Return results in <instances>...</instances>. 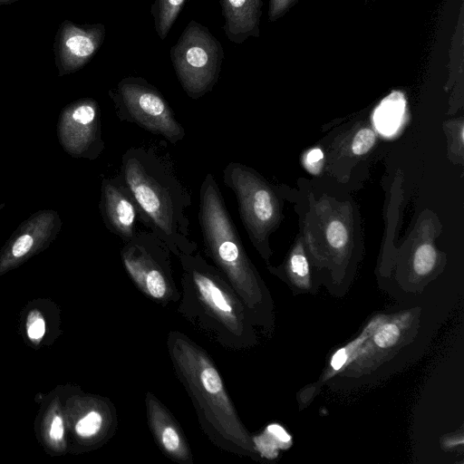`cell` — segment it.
Segmentation results:
<instances>
[{"label": "cell", "instance_id": "2", "mask_svg": "<svg viewBox=\"0 0 464 464\" xmlns=\"http://www.w3.org/2000/svg\"><path fill=\"white\" fill-rule=\"evenodd\" d=\"M169 353L179 376L207 421L235 448L252 451L251 438L240 421L222 379L208 354L187 337L173 334Z\"/></svg>", "mask_w": 464, "mask_h": 464}, {"label": "cell", "instance_id": "26", "mask_svg": "<svg viewBox=\"0 0 464 464\" xmlns=\"http://www.w3.org/2000/svg\"><path fill=\"white\" fill-rule=\"evenodd\" d=\"M268 430L274 435H276V438L285 443L291 441V437L289 434L278 425L274 424L269 426Z\"/></svg>", "mask_w": 464, "mask_h": 464}, {"label": "cell", "instance_id": "6", "mask_svg": "<svg viewBox=\"0 0 464 464\" xmlns=\"http://www.w3.org/2000/svg\"><path fill=\"white\" fill-rule=\"evenodd\" d=\"M118 118L161 136L172 144L181 141L185 129L160 92L142 77L121 79L109 91Z\"/></svg>", "mask_w": 464, "mask_h": 464}, {"label": "cell", "instance_id": "15", "mask_svg": "<svg viewBox=\"0 0 464 464\" xmlns=\"http://www.w3.org/2000/svg\"><path fill=\"white\" fill-rule=\"evenodd\" d=\"M436 250L430 244H422L420 246L413 256L414 271L420 276L429 274L436 263Z\"/></svg>", "mask_w": 464, "mask_h": 464}, {"label": "cell", "instance_id": "10", "mask_svg": "<svg viewBox=\"0 0 464 464\" xmlns=\"http://www.w3.org/2000/svg\"><path fill=\"white\" fill-rule=\"evenodd\" d=\"M63 221L54 209H40L19 224L2 248L0 262L24 260L45 249L57 237Z\"/></svg>", "mask_w": 464, "mask_h": 464}, {"label": "cell", "instance_id": "18", "mask_svg": "<svg viewBox=\"0 0 464 464\" xmlns=\"http://www.w3.org/2000/svg\"><path fill=\"white\" fill-rule=\"evenodd\" d=\"M376 135L370 128L360 130L353 138L352 150L355 155L367 153L374 145Z\"/></svg>", "mask_w": 464, "mask_h": 464}, {"label": "cell", "instance_id": "9", "mask_svg": "<svg viewBox=\"0 0 464 464\" xmlns=\"http://www.w3.org/2000/svg\"><path fill=\"white\" fill-rule=\"evenodd\" d=\"M56 130L63 150L73 158L95 160L105 147L101 111L94 100H80L64 108L58 117Z\"/></svg>", "mask_w": 464, "mask_h": 464}, {"label": "cell", "instance_id": "13", "mask_svg": "<svg viewBox=\"0 0 464 464\" xmlns=\"http://www.w3.org/2000/svg\"><path fill=\"white\" fill-rule=\"evenodd\" d=\"M146 401L150 429L162 450L178 461L189 459L186 440L170 415L151 394H148Z\"/></svg>", "mask_w": 464, "mask_h": 464}, {"label": "cell", "instance_id": "14", "mask_svg": "<svg viewBox=\"0 0 464 464\" xmlns=\"http://www.w3.org/2000/svg\"><path fill=\"white\" fill-rule=\"evenodd\" d=\"M186 0H153L150 14L160 40H165L176 22Z\"/></svg>", "mask_w": 464, "mask_h": 464}, {"label": "cell", "instance_id": "12", "mask_svg": "<svg viewBox=\"0 0 464 464\" xmlns=\"http://www.w3.org/2000/svg\"><path fill=\"white\" fill-rule=\"evenodd\" d=\"M224 17L226 37L233 44H243L260 35L264 0H218Z\"/></svg>", "mask_w": 464, "mask_h": 464}, {"label": "cell", "instance_id": "17", "mask_svg": "<svg viewBox=\"0 0 464 464\" xmlns=\"http://www.w3.org/2000/svg\"><path fill=\"white\" fill-rule=\"evenodd\" d=\"M102 425V417L97 411H91L82 418L76 424V432L82 437L96 434Z\"/></svg>", "mask_w": 464, "mask_h": 464}, {"label": "cell", "instance_id": "8", "mask_svg": "<svg viewBox=\"0 0 464 464\" xmlns=\"http://www.w3.org/2000/svg\"><path fill=\"white\" fill-rule=\"evenodd\" d=\"M178 257L183 268L185 283L198 294L207 311L232 334H241V307L230 295L221 271L198 254L180 255Z\"/></svg>", "mask_w": 464, "mask_h": 464}, {"label": "cell", "instance_id": "16", "mask_svg": "<svg viewBox=\"0 0 464 464\" xmlns=\"http://www.w3.org/2000/svg\"><path fill=\"white\" fill-rule=\"evenodd\" d=\"M326 237L329 245L335 249L343 248L348 242V231L343 222L332 221L326 230Z\"/></svg>", "mask_w": 464, "mask_h": 464}, {"label": "cell", "instance_id": "11", "mask_svg": "<svg viewBox=\"0 0 464 464\" xmlns=\"http://www.w3.org/2000/svg\"><path fill=\"white\" fill-rule=\"evenodd\" d=\"M99 209L107 229L119 237L123 243L129 241L138 231L136 224L138 218L140 220V210L120 175L102 179Z\"/></svg>", "mask_w": 464, "mask_h": 464}, {"label": "cell", "instance_id": "1", "mask_svg": "<svg viewBox=\"0 0 464 464\" xmlns=\"http://www.w3.org/2000/svg\"><path fill=\"white\" fill-rule=\"evenodd\" d=\"M120 177L131 192L140 222L177 257L196 252L188 209L192 197L170 159L155 147H132L121 157Z\"/></svg>", "mask_w": 464, "mask_h": 464}, {"label": "cell", "instance_id": "20", "mask_svg": "<svg viewBox=\"0 0 464 464\" xmlns=\"http://www.w3.org/2000/svg\"><path fill=\"white\" fill-rule=\"evenodd\" d=\"M45 331V324L40 313L33 311L27 318V334L33 340H39Z\"/></svg>", "mask_w": 464, "mask_h": 464}, {"label": "cell", "instance_id": "21", "mask_svg": "<svg viewBox=\"0 0 464 464\" xmlns=\"http://www.w3.org/2000/svg\"><path fill=\"white\" fill-rule=\"evenodd\" d=\"M298 0H269L268 19L275 22L284 16Z\"/></svg>", "mask_w": 464, "mask_h": 464}, {"label": "cell", "instance_id": "25", "mask_svg": "<svg viewBox=\"0 0 464 464\" xmlns=\"http://www.w3.org/2000/svg\"><path fill=\"white\" fill-rule=\"evenodd\" d=\"M50 435L53 440H60L63 435V420L59 416L54 417L53 420Z\"/></svg>", "mask_w": 464, "mask_h": 464}, {"label": "cell", "instance_id": "5", "mask_svg": "<svg viewBox=\"0 0 464 464\" xmlns=\"http://www.w3.org/2000/svg\"><path fill=\"white\" fill-rule=\"evenodd\" d=\"M223 181L235 194L241 221L252 244L266 256L268 236L280 217L279 200L273 188L255 169L239 162H229Z\"/></svg>", "mask_w": 464, "mask_h": 464}, {"label": "cell", "instance_id": "22", "mask_svg": "<svg viewBox=\"0 0 464 464\" xmlns=\"http://www.w3.org/2000/svg\"><path fill=\"white\" fill-rule=\"evenodd\" d=\"M290 268L296 276L304 278L309 274V266L306 257L300 252H295L290 258Z\"/></svg>", "mask_w": 464, "mask_h": 464}, {"label": "cell", "instance_id": "19", "mask_svg": "<svg viewBox=\"0 0 464 464\" xmlns=\"http://www.w3.org/2000/svg\"><path fill=\"white\" fill-rule=\"evenodd\" d=\"M400 337V329L396 324H388L382 326L374 335L373 342L381 348L394 345Z\"/></svg>", "mask_w": 464, "mask_h": 464}, {"label": "cell", "instance_id": "7", "mask_svg": "<svg viewBox=\"0 0 464 464\" xmlns=\"http://www.w3.org/2000/svg\"><path fill=\"white\" fill-rule=\"evenodd\" d=\"M171 251L151 231H137L123 243L121 256L129 276L145 294L163 299L170 293Z\"/></svg>", "mask_w": 464, "mask_h": 464}, {"label": "cell", "instance_id": "3", "mask_svg": "<svg viewBox=\"0 0 464 464\" xmlns=\"http://www.w3.org/2000/svg\"><path fill=\"white\" fill-rule=\"evenodd\" d=\"M198 223L207 255L250 306L259 294L257 274L248 258L215 177L205 176L199 188Z\"/></svg>", "mask_w": 464, "mask_h": 464}, {"label": "cell", "instance_id": "24", "mask_svg": "<svg viewBox=\"0 0 464 464\" xmlns=\"http://www.w3.org/2000/svg\"><path fill=\"white\" fill-rule=\"evenodd\" d=\"M347 350L345 348L338 350L332 358L331 365L337 371L343 367L347 360Z\"/></svg>", "mask_w": 464, "mask_h": 464}, {"label": "cell", "instance_id": "27", "mask_svg": "<svg viewBox=\"0 0 464 464\" xmlns=\"http://www.w3.org/2000/svg\"><path fill=\"white\" fill-rule=\"evenodd\" d=\"M5 203H1L0 204V211L5 208Z\"/></svg>", "mask_w": 464, "mask_h": 464}, {"label": "cell", "instance_id": "4", "mask_svg": "<svg viewBox=\"0 0 464 464\" xmlns=\"http://www.w3.org/2000/svg\"><path fill=\"white\" fill-rule=\"evenodd\" d=\"M169 55L176 76L189 98L199 99L213 90L221 72L224 49L208 27L191 20Z\"/></svg>", "mask_w": 464, "mask_h": 464}, {"label": "cell", "instance_id": "23", "mask_svg": "<svg viewBox=\"0 0 464 464\" xmlns=\"http://www.w3.org/2000/svg\"><path fill=\"white\" fill-rule=\"evenodd\" d=\"M323 158L324 155L320 149L311 150L306 154L305 164L311 171L314 172L321 168Z\"/></svg>", "mask_w": 464, "mask_h": 464}]
</instances>
